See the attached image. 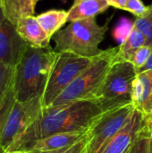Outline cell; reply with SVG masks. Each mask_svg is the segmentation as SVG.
<instances>
[{
	"label": "cell",
	"instance_id": "1",
	"mask_svg": "<svg viewBox=\"0 0 152 153\" xmlns=\"http://www.w3.org/2000/svg\"><path fill=\"white\" fill-rule=\"evenodd\" d=\"M101 113L96 100L42 108L35 121L13 143L8 152L20 151L32 142L55 134L86 132Z\"/></svg>",
	"mask_w": 152,
	"mask_h": 153
},
{
	"label": "cell",
	"instance_id": "2",
	"mask_svg": "<svg viewBox=\"0 0 152 153\" xmlns=\"http://www.w3.org/2000/svg\"><path fill=\"white\" fill-rule=\"evenodd\" d=\"M57 52L50 46L36 48L28 44L14 66L13 91L16 101L25 102L42 97Z\"/></svg>",
	"mask_w": 152,
	"mask_h": 153
},
{
	"label": "cell",
	"instance_id": "3",
	"mask_svg": "<svg viewBox=\"0 0 152 153\" xmlns=\"http://www.w3.org/2000/svg\"><path fill=\"white\" fill-rule=\"evenodd\" d=\"M108 23L99 25L96 17L70 22L52 37L55 41V50L70 52L88 58L96 57L103 52L99 48V44L108 30Z\"/></svg>",
	"mask_w": 152,
	"mask_h": 153
},
{
	"label": "cell",
	"instance_id": "4",
	"mask_svg": "<svg viewBox=\"0 0 152 153\" xmlns=\"http://www.w3.org/2000/svg\"><path fill=\"white\" fill-rule=\"evenodd\" d=\"M118 47L103 50L93 58L72 83L54 100L50 106H57L78 100H96L99 91L111 66L117 61Z\"/></svg>",
	"mask_w": 152,
	"mask_h": 153
},
{
	"label": "cell",
	"instance_id": "5",
	"mask_svg": "<svg viewBox=\"0 0 152 153\" xmlns=\"http://www.w3.org/2000/svg\"><path fill=\"white\" fill-rule=\"evenodd\" d=\"M137 70L129 61H116L108 71L96 100L102 112L133 103V82Z\"/></svg>",
	"mask_w": 152,
	"mask_h": 153
},
{
	"label": "cell",
	"instance_id": "6",
	"mask_svg": "<svg viewBox=\"0 0 152 153\" xmlns=\"http://www.w3.org/2000/svg\"><path fill=\"white\" fill-rule=\"evenodd\" d=\"M93 58L80 56L70 52H57L45 91L42 107H49L72 82L92 62Z\"/></svg>",
	"mask_w": 152,
	"mask_h": 153
},
{
	"label": "cell",
	"instance_id": "7",
	"mask_svg": "<svg viewBox=\"0 0 152 153\" xmlns=\"http://www.w3.org/2000/svg\"><path fill=\"white\" fill-rule=\"evenodd\" d=\"M135 111L129 104L119 108L102 112L87 130L86 153H98L130 121Z\"/></svg>",
	"mask_w": 152,
	"mask_h": 153
},
{
	"label": "cell",
	"instance_id": "8",
	"mask_svg": "<svg viewBox=\"0 0 152 153\" xmlns=\"http://www.w3.org/2000/svg\"><path fill=\"white\" fill-rule=\"evenodd\" d=\"M42 97H35L25 102L15 100L3 129L0 145L4 153L31 126L42 109Z\"/></svg>",
	"mask_w": 152,
	"mask_h": 153
},
{
	"label": "cell",
	"instance_id": "9",
	"mask_svg": "<svg viewBox=\"0 0 152 153\" xmlns=\"http://www.w3.org/2000/svg\"><path fill=\"white\" fill-rule=\"evenodd\" d=\"M28 43L18 34L15 26L3 14L0 8V63L15 66Z\"/></svg>",
	"mask_w": 152,
	"mask_h": 153
},
{
	"label": "cell",
	"instance_id": "10",
	"mask_svg": "<svg viewBox=\"0 0 152 153\" xmlns=\"http://www.w3.org/2000/svg\"><path fill=\"white\" fill-rule=\"evenodd\" d=\"M147 123L148 117L143 116L135 108L127 125L98 153H128Z\"/></svg>",
	"mask_w": 152,
	"mask_h": 153
},
{
	"label": "cell",
	"instance_id": "11",
	"mask_svg": "<svg viewBox=\"0 0 152 153\" xmlns=\"http://www.w3.org/2000/svg\"><path fill=\"white\" fill-rule=\"evenodd\" d=\"M87 134L86 132L60 133L32 142L23 146L20 151L26 152H53L71 147L82 140Z\"/></svg>",
	"mask_w": 152,
	"mask_h": 153
},
{
	"label": "cell",
	"instance_id": "12",
	"mask_svg": "<svg viewBox=\"0 0 152 153\" xmlns=\"http://www.w3.org/2000/svg\"><path fill=\"white\" fill-rule=\"evenodd\" d=\"M133 104L145 117L152 113V71H143L137 74L133 82Z\"/></svg>",
	"mask_w": 152,
	"mask_h": 153
},
{
	"label": "cell",
	"instance_id": "13",
	"mask_svg": "<svg viewBox=\"0 0 152 153\" xmlns=\"http://www.w3.org/2000/svg\"><path fill=\"white\" fill-rule=\"evenodd\" d=\"M15 29L21 38L29 45L36 48H47L51 38L40 26L36 16L29 15L19 19L15 24Z\"/></svg>",
	"mask_w": 152,
	"mask_h": 153
},
{
	"label": "cell",
	"instance_id": "14",
	"mask_svg": "<svg viewBox=\"0 0 152 153\" xmlns=\"http://www.w3.org/2000/svg\"><path fill=\"white\" fill-rule=\"evenodd\" d=\"M109 7L107 0H75L68 11V22L93 18Z\"/></svg>",
	"mask_w": 152,
	"mask_h": 153
},
{
	"label": "cell",
	"instance_id": "15",
	"mask_svg": "<svg viewBox=\"0 0 152 153\" xmlns=\"http://www.w3.org/2000/svg\"><path fill=\"white\" fill-rule=\"evenodd\" d=\"M35 6L33 0H1L4 16L14 26L22 17L34 15Z\"/></svg>",
	"mask_w": 152,
	"mask_h": 153
},
{
	"label": "cell",
	"instance_id": "16",
	"mask_svg": "<svg viewBox=\"0 0 152 153\" xmlns=\"http://www.w3.org/2000/svg\"><path fill=\"white\" fill-rule=\"evenodd\" d=\"M45 32L52 37L68 22V11L65 10H49L36 16Z\"/></svg>",
	"mask_w": 152,
	"mask_h": 153
},
{
	"label": "cell",
	"instance_id": "17",
	"mask_svg": "<svg viewBox=\"0 0 152 153\" xmlns=\"http://www.w3.org/2000/svg\"><path fill=\"white\" fill-rule=\"evenodd\" d=\"M146 46V37L133 26L124 41L118 46L117 61H131L133 54Z\"/></svg>",
	"mask_w": 152,
	"mask_h": 153
},
{
	"label": "cell",
	"instance_id": "18",
	"mask_svg": "<svg viewBox=\"0 0 152 153\" xmlns=\"http://www.w3.org/2000/svg\"><path fill=\"white\" fill-rule=\"evenodd\" d=\"M14 66L0 63V106L13 86Z\"/></svg>",
	"mask_w": 152,
	"mask_h": 153
},
{
	"label": "cell",
	"instance_id": "19",
	"mask_svg": "<svg viewBox=\"0 0 152 153\" xmlns=\"http://www.w3.org/2000/svg\"><path fill=\"white\" fill-rule=\"evenodd\" d=\"M133 26L146 37V46H152V4L141 17H137Z\"/></svg>",
	"mask_w": 152,
	"mask_h": 153
},
{
	"label": "cell",
	"instance_id": "20",
	"mask_svg": "<svg viewBox=\"0 0 152 153\" xmlns=\"http://www.w3.org/2000/svg\"><path fill=\"white\" fill-rule=\"evenodd\" d=\"M15 97H14V91H13V86L11 88V90L8 91L5 99L4 100L3 103L0 106V141H1V136L3 133V129L4 127L7 117L15 102ZM0 153H4V152L2 150L1 145H0Z\"/></svg>",
	"mask_w": 152,
	"mask_h": 153
},
{
	"label": "cell",
	"instance_id": "21",
	"mask_svg": "<svg viewBox=\"0 0 152 153\" xmlns=\"http://www.w3.org/2000/svg\"><path fill=\"white\" fill-rule=\"evenodd\" d=\"M149 125L144 127L128 153H149Z\"/></svg>",
	"mask_w": 152,
	"mask_h": 153
},
{
	"label": "cell",
	"instance_id": "22",
	"mask_svg": "<svg viewBox=\"0 0 152 153\" xmlns=\"http://www.w3.org/2000/svg\"><path fill=\"white\" fill-rule=\"evenodd\" d=\"M151 49L152 46H143L133 54L130 62L136 68L137 73L140 69H142L144 66V65L148 61L149 56L151 53Z\"/></svg>",
	"mask_w": 152,
	"mask_h": 153
},
{
	"label": "cell",
	"instance_id": "23",
	"mask_svg": "<svg viewBox=\"0 0 152 153\" xmlns=\"http://www.w3.org/2000/svg\"><path fill=\"white\" fill-rule=\"evenodd\" d=\"M86 148H87V134L86 136L75 143L74 145L57 150V151H53V152H28L29 153H86Z\"/></svg>",
	"mask_w": 152,
	"mask_h": 153
},
{
	"label": "cell",
	"instance_id": "24",
	"mask_svg": "<svg viewBox=\"0 0 152 153\" xmlns=\"http://www.w3.org/2000/svg\"><path fill=\"white\" fill-rule=\"evenodd\" d=\"M125 10L137 17H141L148 11V6H145L141 0H127Z\"/></svg>",
	"mask_w": 152,
	"mask_h": 153
},
{
	"label": "cell",
	"instance_id": "25",
	"mask_svg": "<svg viewBox=\"0 0 152 153\" xmlns=\"http://www.w3.org/2000/svg\"><path fill=\"white\" fill-rule=\"evenodd\" d=\"M109 6H113L117 9L125 10V4L127 3V0H107Z\"/></svg>",
	"mask_w": 152,
	"mask_h": 153
},
{
	"label": "cell",
	"instance_id": "26",
	"mask_svg": "<svg viewBox=\"0 0 152 153\" xmlns=\"http://www.w3.org/2000/svg\"><path fill=\"white\" fill-rule=\"evenodd\" d=\"M148 70H151L152 71V49L151 53V55H150V56H149L148 61L146 62V64L144 65V66H143L142 69H140V70L138 71V73L143 72V71H148Z\"/></svg>",
	"mask_w": 152,
	"mask_h": 153
},
{
	"label": "cell",
	"instance_id": "27",
	"mask_svg": "<svg viewBox=\"0 0 152 153\" xmlns=\"http://www.w3.org/2000/svg\"><path fill=\"white\" fill-rule=\"evenodd\" d=\"M149 125V122H148ZM149 153H152V128L151 127V126L149 125Z\"/></svg>",
	"mask_w": 152,
	"mask_h": 153
},
{
	"label": "cell",
	"instance_id": "28",
	"mask_svg": "<svg viewBox=\"0 0 152 153\" xmlns=\"http://www.w3.org/2000/svg\"><path fill=\"white\" fill-rule=\"evenodd\" d=\"M6 153H29L26 151H12V152H8Z\"/></svg>",
	"mask_w": 152,
	"mask_h": 153
},
{
	"label": "cell",
	"instance_id": "29",
	"mask_svg": "<svg viewBox=\"0 0 152 153\" xmlns=\"http://www.w3.org/2000/svg\"><path fill=\"white\" fill-rule=\"evenodd\" d=\"M148 122H149V125L151 126V127L152 128V113L150 117H148Z\"/></svg>",
	"mask_w": 152,
	"mask_h": 153
},
{
	"label": "cell",
	"instance_id": "30",
	"mask_svg": "<svg viewBox=\"0 0 152 153\" xmlns=\"http://www.w3.org/2000/svg\"><path fill=\"white\" fill-rule=\"evenodd\" d=\"M33 1H34V3H35V4H37V3H38V2H39V0H33Z\"/></svg>",
	"mask_w": 152,
	"mask_h": 153
},
{
	"label": "cell",
	"instance_id": "31",
	"mask_svg": "<svg viewBox=\"0 0 152 153\" xmlns=\"http://www.w3.org/2000/svg\"><path fill=\"white\" fill-rule=\"evenodd\" d=\"M0 8H1V0H0Z\"/></svg>",
	"mask_w": 152,
	"mask_h": 153
}]
</instances>
